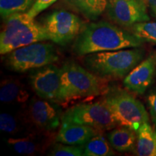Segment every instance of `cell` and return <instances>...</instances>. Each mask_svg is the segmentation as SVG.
<instances>
[{
    "label": "cell",
    "mask_w": 156,
    "mask_h": 156,
    "mask_svg": "<svg viewBox=\"0 0 156 156\" xmlns=\"http://www.w3.org/2000/svg\"><path fill=\"white\" fill-rule=\"evenodd\" d=\"M144 41L106 21L90 23L75 38L73 51L77 56L140 47Z\"/></svg>",
    "instance_id": "cell-1"
},
{
    "label": "cell",
    "mask_w": 156,
    "mask_h": 156,
    "mask_svg": "<svg viewBox=\"0 0 156 156\" xmlns=\"http://www.w3.org/2000/svg\"><path fill=\"white\" fill-rule=\"evenodd\" d=\"M145 51L139 47L89 54L83 61L87 69L103 78L126 77L143 59Z\"/></svg>",
    "instance_id": "cell-2"
},
{
    "label": "cell",
    "mask_w": 156,
    "mask_h": 156,
    "mask_svg": "<svg viewBox=\"0 0 156 156\" xmlns=\"http://www.w3.org/2000/svg\"><path fill=\"white\" fill-rule=\"evenodd\" d=\"M47 40L49 37L44 25L28 12L15 13L5 19L0 34V54L5 55L18 48Z\"/></svg>",
    "instance_id": "cell-3"
},
{
    "label": "cell",
    "mask_w": 156,
    "mask_h": 156,
    "mask_svg": "<svg viewBox=\"0 0 156 156\" xmlns=\"http://www.w3.org/2000/svg\"><path fill=\"white\" fill-rule=\"evenodd\" d=\"M61 81L59 103L62 104L96 97L105 90L99 77L73 61L66 62L62 65Z\"/></svg>",
    "instance_id": "cell-4"
},
{
    "label": "cell",
    "mask_w": 156,
    "mask_h": 156,
    "mask_svg": "<svg viewBox=\"0 0 156 156\" xmlns=\"http://www.w3.org/2000/svg\"><path fill=\"white\" fill-rule=\"evenodd\" d=\"M101 101L112 112L119 126L131 128L136 132L149 116L143 104L126 91L111 87L105 91Z\"/></svg>",
    "instance_id": "cell-5"
},
{
    "label": "cell",
    "mask_w": 156,
    "mask_h": 156,
    "mask_svg": "<svg viewBox=\"0 0 156 156\" xmlns=\"http://www.w3.org/2000/svg\"><path fill=\"white\" fill-rule=\"evenodd\" d=\"M58 59V54L53 44L39 41L12 51L5 56V62L9 69L25 73L51 64Z\"/></svg>",
    "instance_id": "cell-6"
},
{
    "label": "cell",
    "mask_w": 156,
    "mask_h": 156,
    "mask_svg": "<svg viewBox=\"0 0 156 156\" xmlns=\"http://www.w3.org/2000/svg\"><path fill=\"white\" fill-rule=\"evenodd\" d=\"M62 122L89 126L98 131L113 129L118 126L112 112L101 101L73 106L62 116Z\"/></svg>",
    "instance_id": "cell-7"
},
{
    "label": "cell",
    "mask_w": 156,
    "mask_h": 156,
    "mask_svg": "<svg viewBox=\"0 0 156 156\" xmlns=\"http://www.w3.org/2000/svg\"><path fill=\"white\" fill-rule=\"evenodd\" d=\"M42 25L49 40L61 46L73 41L83 28V23L77 15L64 9L54 11L47 15Z\"/></svg>",
    "instance_id": "cell-8"
},
{
    "label": "cell",
    "mask_w": 156,
    "mask_h": 156,
    "mask_svg": "<svg viewBox=\"0 0 156 156\" xmlns=\"http://www.w3.org/2000/svg\"><path fill=\"white\" fill-rule=\"evenodd\" d=\"M30 84L39 98L54 103L60 102L61 69L53 64L33 69L29 76Z\"/></svg>",
    "instance_id": "cell-9"
},
{
    "label": "cell",
    "mask_w": 156,
    "mask_h": 156,
    "mask_svg": "<svg viewBox=\"0 0 156 156\" xmlns=\"http://www.w3.org/2000/svg\"><path fill=\"white\" fill-rule=\"evenodd\" d=\"M145 0H108V15L116 24L130 27L150 20Z\"/></svg>",
    "instance_id": "cell-10"
},
{
    "label": "cell",
    "mask_w": 156,
    "mask_h": 156,
    "mask_svg": "<svg viewBox=\"0 0 156 156\" xmlns=\"http://www.w3.org/2000/svg\"><path fill=\"white\" fill-rule=\"evenodd\" d=\"M28 114L33 124L46 131L55 129L59 126L62 120L59 108L55 103L36 98L29 103Z\"/></svg>",
    "instance_id": "cell-11"
},
{
    "label": "cell",
    "mask_w": 156,
    "mask_h": 156,
    "mask_svg": "<svg viewBox=\"0 0 156 156\" xmlns=\"http://www.w3.org/2000/svg\"><path fill=\"white\" fill-rule=\"evenodd\" d=\"M156 73V51L140 62L124 78V85L129 90L142 95L151 85Z\"/></svg>",
    "instance_id": "cell-12"
},
{
    "label": "cell",
    "mask_w": 156,
    "mask_h": 156,
    "mask_svg": "<svg viewBox=\"0 0 156 156\" xmlns=\"http://www.w3.org/2000/svg\"><path fill=\"white\" fill-rule=\"evenodd\" d=\"M98 132L97 129L89 126L62 122V126L56 136V140L65 145H84Z\"/></svg>",
    "instance_id": "cell-13"
},
{
    "label": "cell",
    "mask_w": 156,
    "mask_h": 156,
    "mask_svg": "<svg viewBox=\"0 0 156 156\" xmlns=\"http://www.w3.org/2000/svg\"><path fill=\"white\" fill-rule=\"evenodd\" d=\"M108 140L112 147L120 153L135 151L136 132L127 126H120L108 134Z\"/></svg>",
    "instance_id": "cell-14"
},
{
    "label": "cell",
    "mask_w": 156,
    "mask_h": 156,
    "mask_svg": "<svg viewBox=\"0 0 156 156\" xmlns=\"http://www.w3.org/2000/svg\"><path fill=\"white\" fill-rule=\"evenodd\" d=\"M30 94L24 85L15 79H6L1 83L0 100L2 103H24Z\"/></svg>",
    "instance_id": "cell-15"
},
{
    "label": "cell",
    "mask_w": 156,
    "mask_h": 156,
    "mask_svg": "<svg viewBox=\"0 0 156 156\" xmlns=\"http://www.w3.org/2000/svg\"><path fill=\"white\" fill-rule=\"evenodd\" d=\"M136 155L156 156V137L149 122L144 123L136 132Z\"/></svg>",
    "instance_id": "cell-16"
},
{
    "label": "cell",
    "mask_w": 156,
    "mask_h": 156,
    "mask_svg": "<svg viewBox=\"0 0 156 156\" xmlns=\"http://www.w3.org/2000/svg\"><path fill=\"white\" fill-rule=\"evenodd\" d=\"M70 7L86 18L95 20L106 10L108 0H65Z\"/></svg>",
    "instance_id": "cell-17"
},
{
    "label": "cell",
    "mask_w": 156,
    "mask_h": 156,
    "mask_svg": "<svg viewBox=\"0 0 156 156\" xmlns=\"http://www.w3.org/2000/svg\"><path fill=\"white\" fill-rule=\"evenodd\" d=\"M111 144L107 142L103 134L97 133L90 138L85 145L84 156H111L114 152L111 147Z\"/></svg>",
    "instance_id": "cell-18"
},
{
    "label": "cell",
    "mask_w": 156,
    "mask_h": 156,
    "mask_svg": "<svg viewBox=\"0 0 156 156\" xmlns=\"http://www.w3.org/2000/svg\"><path fill=\"white\" fill-rule=\"evenodd\" d=\"M15 152L23 155H34L43 149V145L34 136L23 138H9L7 140Z\"/></svg>",
    "instance_id": "cell-19"
},
{
    "label": "cell",
    "mask_w": 156,
    "mask_h": 156,
    "mask_svg": "<svg viewBox=\"0 0 156 156\" xmlns=\"http://www.w3.org/2000/svg\"><path fill=\"white\" fill-rule=\"evenodd\" d=\"M36 0H0V14L2 19L11 15L25 12L30 9Z\"/></svg>",
    "instance_id": "cell-20"
},
{
    "label": "cell",
    "mask_w": 156,
    "mask_h": 156,
    "mask_svg": "<svg viewBox=\"0 0 156 156\" xmlns=\"http://www.w3.org/2000/svg\"><path fill=\"white\" fill-rule=\"evenodd\" d=\"M132 34L143 41L156 44V22L137 23L132 25Z\"/></svg>",
    "instance_id": "cell-21"
},
{
    "label": "cell",
    "mask_w": 156,
    "mask_h": 156,
    "mask_svg": "<svg viewBox=\"0 0 156 156\" xmlns=\"http://www.w3.org/2000/svg\"><path fill=\"white\" fill-rule=\"evenodd\" d=\"M48 155L51 156H81L84 155L83 145L56 143L51 148Z\"/></svg>",
    "instance_id": "cell-22"
},
{
    "label": "cell",
    "mask_w": 156,
    "mask_h": 156,
    "mask_svg": "<svg viewBox=\"0 0 156 156\" xmlns=\"http://www.w3.org/2000/svg\"><path fill=\"white\" fill-rule=\"evenodd\" d=\"M0 129L1 131L13 134L20 131L19 124L15 116L7 113H2L0 115Z\"/></svg>",
    "instance_id": "cell-23"
},
{
    "label": "cell",
    "mask_w": 156,
    "mask_h": 156,
    "mask_svg": "<svg viewBox=\"0 0 156 156\" xmlns=\"http://www.w3.org/2000/svg\"><path fill=\"white\" fill-rule=\"evenodd\" d=\"M57 0H36L32 7L27 12L28 15L33 18H35L41 12L49 7L51 5L55 3Z\"/></svg>",
    "instance_id": "cell-24"
},
{
    "label": "cell",
    "mask_w": 156,
    "mask_h": 156,
    "mask_svg": "<svg viewBox=\"0 0 156 156\" xmlns=\"http://www.w3.org/2000/svg\"><path fill=\"white\" fill-rule=\"evenodd\" d=\"M147 104L152 122L156 126V90L151 91L148 95Z\"/></svg>",
    "instance_id": "cell-25"
},
{
    "label": "cell",
    "mask_w": 156,
    "mask_h": 156,
    "mask_svg": "<svg viewBox=\"0 0 156 156\" xmlns=\"http://www.w3.org/2000/svg\"><path fill=\"white\" fill-rule=\"evenodd\" d=\"M147 6L152 9L154 12H156V0H145Z\"/></svg>",
    "instance_id": "cell-26"
},
{
    "label": "cell",
    "mask_w": 156,
    "mask_h": 156,
    "mask_svg": "<svg viewBox=\"0 0 156 156\" xmlns=\"http://www.w3.org/2000/svg\"><path fill=\"white\" fill-rule=\"evenodd\" d=\"M155 137H156V129H155Z\"/></svg>",
    "instance_id": "cell-27"
},
{
    "label": "cell",
    "mask_w": 156,
    "mask_h": 156,
    "mask_svg": "<svg viewBox=\"0 0 156 156\" xmlns=\"http://www.w3.org/2000/svg\"><path fill=\"white\" fill-rule=\"evenodd\" d=\"M155 15H156V12H155Z\"/></svg>",
    "instance_id": "cell-28"
},
{
    "label": "cell",
    "mask_w": 156,
    "mask_h": 156,
    "mask_svg": "<svg viewBox=\"0 0 156 156\" xmlns=\"http://www.w3.org/2000/svg\"></svg>",
    "instance_id": "cell-29"
}]
</instances>
